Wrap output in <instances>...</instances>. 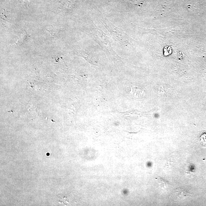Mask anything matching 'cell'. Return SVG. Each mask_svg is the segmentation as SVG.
<instances>
[{
    "instance_id": "obj_1",
    "label": "cell",
    "mask_w": 206,
    "mask_h": 206,
    "mask_svg": "<svg viewBox=\"0 0 206 206\" xmlns=\"http://www.w3.org/2000/svg\"><path fill=\"white\" fill-rule=\"evenodd\" d=\"M175 193L177 197L180 199H184L190 196L189 192L185 189L178 187L175 189Z\"/></svg>"
},
{
    "instance_id": "obj_2",
    "label": "cell",
    "mask_w": 206,
    "mask_h": 206,
    "mask_svg": "<svg viewBox=\"0 0 206 206\" xmlns=\"http://www.w3.org/2000/svg\"><path fill=\"white\" fill-rule=\"evenodd\" d=\"M156 179L157 181H158L159 186L162 189H165L167 188L168 185H169V184H168L167 181L163 180V179L161 178V177H158V178Z\"/></svg>"
},
{
    "instance_id": "obj_3",
    "label": "cell",
    "mask_w": 206,
    "mask_h": 206,
    "mask_svg": "<svg viewBox=\"0 0 206 206\" xmlns=\"http://www.w3.org/2000/svg\"><path fill=\"white\" fill-rule=\"evenodd\" d=\"M201 145L203 146H206V133H204L201 136L200 140Z\"/></svg>"
},
{
    "instance_id": "obj_4",
    "label": "cell",
    "mask_w": 206,
    "mask_h": 206,
    "mask_svg": "<svg viewBox=\"0 0 206 206\" xmlns=\"http://www.w3.org/2000/svg\"><path fill=\"white\" fill-rule=\"evenodd\" d=\"M172 49L170 47H166L164 49V54L165 56H168L171 54Z\"/></svg>"
}]
</instances>
